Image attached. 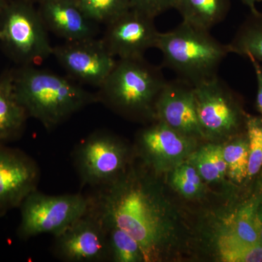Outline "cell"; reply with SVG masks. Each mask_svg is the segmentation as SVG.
<instances>
[{"mask_svg":"<svg viewBox=\"0 0 262 262\" xmlns=\"http://www.w3.org/2000/svg\"><path fill=\"white\" fill-rule=\"evenodd\" d=\"M48 34L30 0H10L0 8V46L15 65H39L52 56Z\"/></svg>","mask_w":262,"mask_h":262,"instance_id":"cell-5","label":"cell"},{"mask_svg":"<svg viewBox=\"0 0 262 262\" xmlns=\"http://www.w3.org/2000/svg\"><path fill=\"white\" fill-rule=\"evenodd\" d=\"M11 70L13 90L29 117L48 130L72 115L98 103L97 95L69 77L35 65L15 66Z\"/></svg>","mask_w":262,"mask_h":262,"instance_id":"cell-2","label":"cell"},{"mask_svg":"<svg viewBox=\"0 0 262 262\" xmlns=\"http://www.w3.org/2000/svg\"><path fill=\"white\" fill-rule=\"evenodd\" d=\"M36 5L48 32L65 42L97 37L99 25L84 14L76 0H38Z\"/></svg>","mask_w":262,"mask_h":262,"instance_id":"cell-15","label":"cell"},{"mask_svg":"<svg viewBox=\"0 0 262 262\" xmlns=\"http://www.w3.org/2000/svg\"><path fill=\"white\" fill-rule=\"evenodd\" d=\"M91 204V198L80 194L49 195L35 189L19 207L17 235L21 239L42 234L56 236L85 214Z\"/></svg>","mask_w":262,"mask_h":262,"instance_id":"cell-6","label":"cell"},{"mask_svg":"<svg viewBox=\"0 0 262 262\" xmlns=\"http://www.w3.org/2000/svg\"><path fill=\"white\" fill-rule=\"evenodd\" d=\"M230 53L251 56L262 64V13H251L228 44Z\"/></svg>","mask_w":262,"mask_h":262,"instance_id":"cell-19","label":"cell"},{"mask_svg":"<svg viewBox=\"0 0 262 262\" xmlns=\"http://www.w3.org/2000/svg\"><path fill=\"white\" fill-rule=\"evenodd\" d=\"M106 227L110 259L115 262H144L140 246L134 237L116 227L106 226Z\"/></svg>","mask_w":262,"mask_h":262,"instance_id":"cell-23","label":"cell"},{"mask_svg":"<svg viewBox=\"0 0 262 262\" xmlns=\"http://www.w3.org/2000/svg\"><path fill=\"white\" fill-rule=\"evenodd\" d=\"M224 158L227 164V175L236 184H242L247 179L248 143L246 134H237L223 145Z\"/></svg>","mask_w":262,"mask_h":262,"instance_id":"cell-22","label":"cell"},{"mask_svg":"<svg viewBox=\"0 0 262 262\" xmlns=\"http://www.w3.org/2000/svg\"><path fill=\"white\" fill-rule=\"evenodd\" d=\"M216 251L222 261L262 262L261 244L245 241L225 228L217 237Z\"/></svg>","mask_w":262,"mask_h":262,"instance_id":"cell-20","label":"cell"},{"mask_svg":"<svg viewBox=\"0 0 262 262\" xmlns=\"http://www.w3.org/2000/svg\"><path fill=\"white\" fill-rule=\"evenodd\" d=\"M91 205L106 226L125 231L140 246L144 262L163 261L178 241L177 214L149 175L127 168L101 187Z\"/></svg>","mask_w":262,"mask_h":262,"instance_id":"cell-1","label":"cell"},{"mask_svg":"<svg viewBox=\"0 0 262 262\" xmlns=\"http://www.w3.org/2000/svg\"><path fill=\"white\" fill-rule=\"evenodd\" d=\"M230 8L229 0H178L175 9L182 21L206 30L225 18Z\"/></svg>","mask_w":262,"mask_h":262,"instance_id":"cell-17","label":"cell"},{"mask_svg":"<svg viewBox=\"0 0 262 262\" xmlns=\"http://www.w3.org/2000/svg\"><path fill=\"white\" fill-rule=\"evenodd\" d=\"M130 8L156 18L164 12L175 9L178 0H130Z\"/></svg>","mask_w":262,"mask_h":262,"instance_id":"cell-27","label":"cell"},{"mask_svg":"<svg viewBox=\"0 0 262 262\" xmlns=\"http://www.w3.org/2000/svg\"><path fill=\"white\" fill-rule=\"evenodd\" d=\"M187 161L207 182H220L227 175V164L222 144H208L201 146L189 155Z\"/></svg>","mask_w":262,"mask_h":262,"instance_id":"cell-21","label":"cell"},{"mask_svg":"<svg viewBox=\"0 0 262 262\" xmlns=\"http://www.w3.org/2000/svg\"><path fill=\"white\" fill-rule=\"evenodd\" d=\"M194 90L204 139H230L245 129L246 114L233 91L218 76L196 84Z\"/></svg>","mask_w":262,"mask_h":262,"instance_id":"cell-7","label":"cell"},{"mask_svg":"<svg viewBox=\"0 0 262 262\" xmlns=\"http://www.w3.org/2000/svg\"><path fill=\"white\" fill-rule=\"evenodd\" d=\"M156 120L180 134L204 139L196 113L194 85L178 80L167 81L155 105Z\"/></svg>","mask_w":262,"mask_h":262,"instance_id":"cell-14","label":"cell"},{"mask_svg":"<svg viewBox=\"0 0 262 262\" xmlns=\"http://www.w3.org/2000/svg\"><path fill=\"white\" fill-rule=\"evenodd\" d=\"M128 158L129 150L122 141L97 130L78 144L74 162L82 184L102 187L127 170Z\"/></svg>","mask_w":262,"mask_h":262,"instance_id":"cell-8","label":"cell"},{"mask_svg":"<svg viewBox=\"0 0 262 262\" xmlns=\"http://www.w3.org/2000/svg\"><path fill=\"white\" fill-rule=\"evenodd\" d=\"M36 162L23 151L0 144V216L19 208L37 189L39 177Z\"/></svg>","mask_w":262,"mask_h":262,"instance_id":"cell-13","label":"cell"},{"mask_svg":"<svg viewBox=\"0 0 262 262\" xmlns=\"http://www.w3.org/2000/svg\"><path fill=\"white\" fill-rule=\"evenodd\" d=\"M156 48L163 54L164 65L179 79L192 85L217 76L219 67L230 53L206 30L182 21L168 32H160Z\"/></svg>","mask_w":262,"mask_h":262,"instance_id":"cell-4","label":"cell"},{"mask_svg":"<svg viewBox=\"0 0 262 262\" xmlns=\"http://www.w3.org/2000/svg\"><path fill=\"white\" fill-rule=\"evenodd\" d=\"M260 241L262 244V209L261 213V226H260Z\"/></svg>","mask_w":262,"mask_h":262,"instance_id":"cell-31","label":"cell"},{"mask_svg":"<svg viewBox=\"0 0 262 262\" xmlns=\"http://www.w3.org/2000/svg\"><path fill=\"white\" fill-rule=\"evenodd\" d=\"M256 1H257V3H258V2L261 1V0H256Z\"/></svg>","mask_w":262,"mask_h":262,"instance_id":"cell-33","label":"cell"},{"mask_svg":"<svg viewBox=\"0 0 262 262\" xmlns=\"http://www.w3.org/2000/svg\"><path fill=\"white\" fill-rule=\"evenodd\" d=\"M241 1L249 8L251 13L257 11L258 10L256 9V3H257L256 0H241Z\"/></svg>","mask_w":262,"mask_h":262,"instance_id":"cell-29","label":"cell"},{"mask_svg":"<svg viewBox=\"0 0 262 262\" xmlns=\"http://www.w3.org/2000/svg\"><path fill=\"white\" fill-rule=\"evenodd\" d=\"M155 18L130 9L106 25L101 40L114 57H144L148 50L157 47L160 32Z\"/></svg>","mask_w":262,"mask_h":262,"instance_id":"cell-11","label":"cell"},{"mask_svg":"<svg viewBox=\"0 0 262 262\" xmlns=\"http://www.w3.org/2000/svg\"><path fill=\"white\" fill-rule=\"evenodd\" d=\"M141 156L157 173L171 171L194 151L196 139L180 134L156 120L138 135Z\"/></svg>","mask_w":262,"mask_h":262,"instance_id":"cell-12","label":"cell"},{"mask_svg":"<svg viewBox=\"0 0 262 262\" xmlns=\"http://www.w3.org/2000/svg\"><path fill=\"white\" fill-rule=\"evenodd\" d=\"M29 118L15 96L11 70L4 71L0 75V144L21 137Z\"/></svg>","mask_w":262,"mask_h":262,"instance_id":"cell-16","label":"cell"},{"mask_svg":"<svg viewBox=\"0 0 262 262\" xmlns=\"http://www.w3.org/2000/svg\"><path fill=\"white\" fill-rule=\"evenodd\" d=\"M244 130L249 154L247 179H251L262 168V117L246 115Z\"/></svg>","mask_w":262,"mask_h":262,"instance_id":"cell-25","label":"cell"},{"mask_svg":"<svg viewBox=\"0 0 262 262\" xmlns=\"http://www.w3.org/2000/svg\"><path fill=\"white\" fill-rule=\"evenodd\" d=\"M262 192H258L239 206L225 227L239 238L252 244H261L260 226Z\"/></svg>","mask_w":262,"mask_h":262,"instance_id":"cell-18","label":"cell"},{"mask_svg":"<svg viewBox=\"0 0 262 262\" xmlns=\"http://www.w3.org/2000/svg\"><path fill=\"white\" fill-rule=\"evenodd\" d=\"M161 69L144 57L118 58L98 88V102L137 120H156L155 105L166 84Z\"/></svg>","mask_w":262,"mask_h":262,"instance_id":"cell-3","label":"cell"},{"mask_svg":"<svg viewBox=\"0 0 262 262\" xmlns=\"http://www.w3.org/2000/svg\"><path fill=\"white\" fill-rule=\"evenodd\" d=\"M10 1V0H0V8H3L5 5H6L8 2Z\"/></svg>","mask_w":262,"mask_h":262,"instance_id":"cell-30","label":"cell"},{"mask_svg":"<svg viewBox=\"0 0 262 262\" xmlns=\"http://www.w3.org/2000/svg\"><path fill=\"white\" fill-rule=\"evenodd\" d=\"M30 1H32V3H35V4H37L38 0H30Z\"/></svg>","mask_w":262,"mask_h":262,"instance_id":"cell-32","label":"cell"},{"mask_svg":"<svg viewBox=\"0 0 262 262\" xmlns=\"http://www.w3.org/2000/svg\"><path fill=\"white\" fill-rule=\"evenodd\" d=\"M70 77L82 85L101 86L115 64L101 38L64 42L54 46L53 55Z\"/></svg>","mask_w":262,"mask_h":262,"instance_id":"cell-10","label":"cell"},{"mask_svg":"<svg viewBox=\"0 0 262 262\" xmlns=\"http://www.w3.org/2000/svg\"><path fill=\"white\" fill-rule=\"evenodd\" d=\"M53 253L58 259L67 262L110 259L107 229L92 205L85 214L54 236Z\"/></svg>","mask_w":262,"mask_h":262,"instance_id":"cell-9","label":"cell"},{"mask_svg":"<svg viewBox=\"0 0 262 262\" xmlns=\"http://www.w3.org/2000/svg\"><path fill=\"white\" fill-rule=\"evenodd\" d=\"M84 15L98 24L106 25L130 9V0H76Z\"/></svg>","mask_w":262,"mask_h":262,"instance_id":"cell-24","label":"cell"},{"mask_svg":"<svg viewBox=\"0 0 262 262\" xmlns=\"http://www.w3.org/2000/svg\"><path fill=\"white\" fill-rule=\"evenodd\" d=\"M170 172V183L179 194L190 199L201 195L204 189L203 179L195 168L187 160Z\"/></svg>","mask_w":262,"mask_h":262,"instance_id":"cell-26","label":"cell"},{"mask_svg":"<svg viewBox=\"0 0 262 262\" xmlns=\"http://www.w3.org/2000/svg\"><path fill=\"white\" fill-rule=\"evenodd\" d=\"M251 61L256 75V83H257V94H256V106L259 113L262 115V67L255 58L251 56H247Z\"/></svg>","mask_w":262,"mask_h":262,"instance_id":"cell-28","label":"cell"}]
</instances>
